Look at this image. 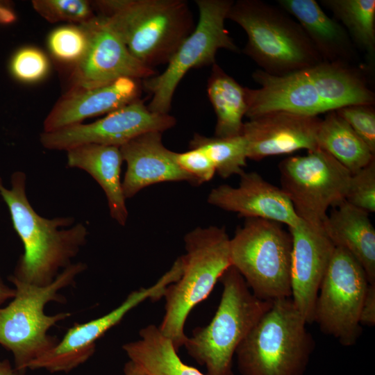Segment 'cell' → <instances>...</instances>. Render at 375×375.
Masks as SVG:
<instances>
[{"label":"cell","mask_w":375,"mask_h":375,"mask_svg":"<svg viewBox=\"0 0 375 375\" xmlns=\"http://www.w3.org/2000/svg\"><path fill=\"white\" fill-rule=\"evenodd\" d=\"M10 188H0V195L8 206L13 228L20 238L24 252L12 276L38 286L51 283L86 243L87 227L74 223L71 217L53 219L39 215L28 201L26 176L22 171L10 177Z\"/></svg>","instance_id":"6da1fadb"},{"label":"cell","mask_w":375,"mask_h":375,"mask_svg":"<svg viewBox=\"0 0 375 375\" xmlns=\"http://www.w3.org/2000/svg\"><path fill=\"white\" fill-rule=\"evenodd\" d=\"M144 65L167 64L195 26L183 0H99L92 3Z\"/></svg>","instance_id":"7a4b0ae2"},{"label":"cell","mask_w":375,"mask_h":375,"mask_svg":"<svg viewBox=\"0 0 375 375\" xmlns=\"http://www.w3.org/2000/svg\"><path fill=\"white\" fill-rule=\"evenodd\" d=\"M85 263H72L49 285L38 286L21 281L12 275L8 280L14 285L15 294L4 307H0V344L10 351L15 367L21 371L53 347L58 339L48 334L58 322L70 317L69 312L53 315L44 313L51 301L64 303L60 292L75 283V278L86 269Z\"/></svg>","instance_id":"3957f363"},{"label":"cell","mask_w":375,"mask_h":375,"mask_svg":"<svg viewBox=\"0 0 375 375\" xmlns=\"http://www.w3.org/2000/svg\"><path fill=\"white\" fill-rule=\"evenodd\" d=\"M226 18L247 33L243 53L269 74L284 75L324 62L301 25L281 8L260 0H238Z\"/></svg>","instance_id":"277c9868"},{"label":"cell","mask_w":375,"mask_h":375,"mask_svg":"<svg viewBox=\"0 0 375 375\" xmlns=\"http://www.w3.org/2000/svg\"><path fill=\"white\" fill-rule=\"evenodd\" d=\"M222 297L211 322L197 327L183 346L188 354L206 368V375H234L235 351L272 301L256 297L240 272L231 265L219 279Z\"/></svg>","instance_id":"5b68a950"},{"label":"cell","mask_w":375,"mask_h":375,"mask_svg":"<svg viewBox=\"0 0 375 375\" xmlns=\"http://www.w3.org/2000/svg\"><path fill=\"white\" fill-rule=\"evenodd\" d=\"M292 298L273 301L238 347L241 375H303L315 342Z\"/></svg>","instance_id":"8992f818"},{"label":"cell","mask_w":375,"mask_h":375,"mask_svg":"<svg viewBox=\"0 0 375 375\" xmlns=\"http://www.w3.org/2000/svg\"><path fill=\"white\" fill-rule=\"evenodd\" d=\"M230 239L224 227L215 226L197 227L185 236L182 275L165 291V312L159 326L177 351L188 338L184 326L190 311L231 265Z\"/></svg>","instance_id":"52a82bcc"},{"label":"cell","mask_w":375,"mask_h":375,"mask_svg":"<svg viewBox=\"0 0 375 375\" xmlns=\"http://www.w3.org/2000/svg\"><path fill=\"white\" fill-rule=\"evenodd\" d=\"M291 253L290 231L269 219L246 218L230 239L231 265L265 301L292 297Z\"/></svg>","instance_id":"ba28073f"},{"label":"cell","mask_w":375,"mask_h":375,"mask_svg":"<svg viewBox=\"0 0 375 375\" xmlns=\"http://www.w3.org/2000/svg\"><path fill=\"white\" fill-rule=\"evenodd\" d=\"M232 0H196L199 19L191 33L183 41L160 74L142 80L151 95L147 106L153 112L169 114L179 83L192 68L212 65L218 50L239 52L225 28L224 22Z\"/></svg>","instance_id":"9c48e42d"},{"label":"cell","mask_w":375,"mask_h":375,"mask_svg":"<svg viewBox=\"0 0 375 375\" xmlns=\"http://www.w3.org/2000/svg\"><path fill=\"white\" fill-rule=\"evenodd\" d=\"M278 169L281 190L308 223L322 224L328 209L345 200L351 173L319 148L283 159Z\"/></svg>","instance_id":"30bf717a"},{"label":"cell","mask_w":375,"mask_h":375,"mask_svg":"<svg viewBox=\"0 0 375 375\" xmlns=\"http://www.w3.org/2000/svg\"><path fill=\"white\" fill-rule=\"evenodd\" d=\"M369 282L364 269L347 250L335 247L322 281L314 322L325 334L344 346L356 344L361 334L359 318Z\"/></svg>","instance_id":"8fae6325"},{"label":"cell","mask_w":375,"mask_h":375,"mask_svg":"<svg viewBox=\"0 0 375 375\" xmlns=\"http://www.w3.org/2000/svg\"><path fill=\"white\" fill-rule=\"evenodd\" d=\"M180 276L179 268L173 265L155 284L131 292L108 313L85 323L74 324L53 347L33 360L28 369H44L51 373L73 370L93 355L97 340L119 324L130 310L147 299H160L167 286L177 281Z\"/></svg>","instance_id":"7c38bea8"},{"label":"cell","mask_w":375,"mask_h":375,"mask_svg":"<svg viewBox=\"0 0 375 375\" xmlns=\"http://www.w3.org/2000/svg\"><path fill=\"white\" fill-rule=\"evenodd\" d=\"M169 114L151 112L138 99L90 124H77L52 132H42L40 142L47 149L68 151L88 144L120 147L148 133H162L175 126Z\"/></svg>","instance_id":"4fadbf2b"},{"label":"cell","mask_w":375,"mask_h":375,"mask_svg":"<svg viewBox=\"0 0 375 375\" xmlns=\"http://www.w3.org/2000/svg\"><path fill=\"white\" fill-rule=\"evenodd\" d=\"M84 25L89 45L83 58L74 67L72 88L99 87L122 77L142 81L156 74L130 53L103 17L96 15Z\"/></svg>","instance_id":"5bb4252c"},{"label":"cell","mask_w":375,"mask_h":375,"mask_svg":"<svg viewBox=\"0 0 375 375\" xmlns=\"http://www.w3.org/2000/svg\"><path fill=\"white\" fill-rule=\"evenodd\" d=\"M288 230L292 236L291 298L307 324H312L319 289L335 247L322 224L301 219Z\"/></svg>","instance_id":"9a60e30c"},{"label":"cell","mask_w":375,"mask_h":375,"mask_svg":"<svg viewBox=\"0 0 375 375\" xmlns=\"http://www.w3.org/2000/svg\"><path fill=\"white\" fill-rule=\"evenodd\" d=\"M252 77L260 88H246L247 110L245 116L249 119L274 111L308 116L330 112L309 67L281 76L257 69Z\"/></svg>","instance_id":"2e32d148"},{"label":"cell","mask_w":375,"mask_h":375,"mask_svg":"<svg viewBox=\"0 0 375 375\" xmlns=\"http://www.w3.org/2000/svg\"><path fill=\"white\" fill-rule=\"evenodd\" d=\"M318 116L286 111L267 112L244 122L242 135L247 144V158L288 154L301 149H317Z\"/></svg>","instance_id":"e0dca14e"},{"label":"cell","mask_w":375,"mask_h":375,"mask_svg":"<svg viewBox=\"0 0 375 375\" xmlns=\"http://www.w3.org/2000/svg\"><path fill=\"white\" fill-rule=\"evenodd\" d=\"M238 187L221 185L208 194L210 204L246 218H259L294 227L301 221L281 188L255 172H244Z\"/></svg>","instance_id":"ac0fdd59"},{"label":"cell","mask_w":375,"mask_h":375,"mask_svg":"<svg viewBox=\"0 0 375 375\" xmlns=\"http://www.w3.org/2000/svg\"><path fill=\"white\" fill-rule=\"evenodd\" d=\"M140 81L127 77L99 87L71 88L46 117L43 132H52L111 112L140 99Z\"/></svg>","instance_id":"d6986e66"},{"label":"cell","mask_w":375,"mask_h":375,"mask_svg":"<svg viewBox=\"0 0 375 375\" xmlns=\"http://www.w3.org/2000/svg\"><path fill=\"white\" fill-rule=\"evenodd\" d=\"M119 149L127 165L122 181L126 199L158 183L185 181L194 184L191 176L177 165L174 152L163 145L160 132L142 134Z\"/></svg>","instance_id":"ffe728a7"},{"label":"cell","mask_w":375,"mask_h":375,"mask_svg":"<svg viewBox=\"0 0 375 375\" xmlns=\"http://www.w3.org/2000/svg\"><path fill=\"white\" fill-rule=\"evenodd\" d=\"M297 19L323 61L350 64L356 48L344 26L329 17L315 0H278Z\"/></svg>","instance_id":"44dd1931"},{"label":"cell","mask_w":375,"mask_h":375,"mask_svg":"<svg viewBox=\"0 0 375 375\" xmlns=\"http://www.w3.org/2000/svg\"><path fill=\"white\" fill-rule=\"evenodd\" d=\"M322 227L335 247L351 253L365 270L369 283H375V229L369 213L345 200L333 207Z\"/></svg>","instance_id":"7402d4cb"},{"label":"cell","mask_w":375,"mask_h":375,"mask_svg":"<svg viewBox=\"0 0 375 375\" xmlns=\"http://www.w3.org/2000/svg\"><path fill=\"white\" fill-rule=\"evenodd\" d=\"M67 152L68 167L83 169L94 178L106 194L111 217L124 226L128 212L120 178L123 158L119 147L88 144Z\"/></svg>","instance_id":"603a6c76"},{"label":"cell","mask_w":375,"mask_h":375,"mask_svg":"<svg viewBox=\"0 0 375 375\" xmlns=\"http://www.w3.org/2000/svg\"><path fill=\"white\" fill-rule=\"evenodd\" d=\"M139 335V340L124 344L122 349L129 360L147 375H205L180 359L172 342L159 327L148 325Z\"/></svg>","instance_id":"cb8c5ba5"},{"label":"cell","mask_w":375,"mask_h":375,"mask_svg":"<svg viewBox=\"0 0 375 375\" xmlns=\"http://www.w3.org/2000/svg\"><path fill=\"white\" fill-rule=\"evenodd\" d=\"M207 92L217 117L215 136L241 135L242 119L247 109L246 87H242L215 62L208 80Z\"/></svg>","instance_id":"d4e9b609"},{"label":"cell","mask_w":375,"mask_h":375,"mask_svg":"<svg viewBox=\"0 0 375 375\" xmlns=\"http://www.w3.org/2000/svg\"><path fill=\"white\" fill-rule=\"evenodd\" d=\"M317 147L326 151L354 174L374 158L366 143L335 110L321 120L316 137Z\"/></svg>","instance_id":"484cf974"},{"label":"cell","mask_w":375,"mask_h":375,"mask_svg":"<svg viewBox=\"0 0 375 375\" xmlns=\"http://www.w3.org/2000/svg\"><path fill=\"white\" fill-rule=\"evenodd\" d=\"M341 22L356 48L372 63L375 56V1L321 0Z\"/></svg>","instance_id":"4316f807"},{"label":"cell","mask_w":375,"mask_h":375,"mask_svg":"<svg viewBox=\"0 0 375 375\" xmlns=\"http://www.w3.org/2000/svg\"><path fill=\"white\" fill-rule=\"evenodd\" d=\"M190 148L203 150L212 162L216 172L224 178L240 176L247 165V144L241 135L232 138L206 137L195 133Z\"/></svg>","instance_id":"83f0119b"},{"label":"cell","mask_w":375,"mask_h":375,"mask_svg":"<svg viewBox=\"0 0 375 375\" xmlns=\"http://www.w3.org/2000/svg\"><path fill=\"white\" fill-rule=\"evenodd\" d=\"M88 45L89 33L84 24L57 27L47 38L51 56L58 61L72 64L74 67L83 58Z\"/></svg>","instance_id":"f1b7e54d"},{"label":"cell","mask_w":375,"mask_h":375,"mask_svg":"<svg viewBox=\"0 0 375 375\" xmlns=\"http://www.w3.org/2000/svg\"><path fill=\"white\" fill-rule=\"evenodd\" d=\"M34 10L51 23L82 25L96 17L92 3L87 0H33Z\"/></svg>","instance_id":"f546056e"},{"label":"cell","mask_w":375,"mask_h":375,"mask_svg":"<svg viewBox=\"0 0 375 375\" xmlns=\"http://www.w3.org/2000/svg\"><path fill=\"white\" fill-rule=\"evenodd\" d=\"M8 67L15 80L23 83H33L47 76L50 62L42 50L26 46L15 51L9 59Z\"/></svg>","instance_id":"4dcf8cb0"},{"label":"cell","mask_w":375,"mask_h":375,"mask_svg":"<svg viewBox=\"0 0 375 375\" xmlns=\"http://www.w3.org/2000/svg\"><path fill=\"white\" fill-rule=\"evenodd\" d=\"M345 201L367 213L375 212V158L351 174Z\"/></svg>","instance_id":"1f68e13d"},{"label":"cell","mask_w":375,"mask_h":375,"mask_svg":"<svg viewBox=\"0 0 375 375\" xmlns=\"http://www.w3.org/2000/svg\"><path fill=\"white\" fill-rule=\"evenodd\" d=\"M345 120L375 154V110L374 105H350L335 110Z\"/></svg>","instance_id":"d6a6232c"},{"label":"cell","mask_w":375,"mask_h":375,"mask_svg":"<svg viewBox=\"0 0 375 375\" xmlns=\"http://www.w3.org/2000/svg\"><path fill=\"white\" fill-rule=\"evenodd\" d=\"M174 158L178 167L191 176L194 185L210 181L216 173L212 162L200 149L192 148L185 152H174Z\"/></svg>","instance_id":"836d02e7"},{"label":"cell","mask_w":375,"mask_h":375,"mask_svg":"<svg viewBox=\"0 0 375 375\" xmlns=\"http://www.w3.org/2000/svg\"><path fill=\"white\" fill-rule=\"evenodd\" d=\"M360 325L374 326L375 324V283L369 284L361 306Z\"/></svg>","instance_id":"e575fe53"},{"label":"cell","mask_w":375,"mask_h":375,"mask_svg":"<svg viewBox=\"0 0 375 375\" xmlns=\"http://www.w3.org/2000/svg\"><path fill=\"white\" fill-rule=\"evenodd\" d=\"M17 14L12 3L0 0V26L10 25L17 20Z\"/></svg>","instance_id":"d590c367"},{"label":"cell","mask_w":375,"mask_h":375,"mask_svg":"<svg viewBox=\"0 0 375 375\" xmlns=\"http://www.w3.org/2000/svg\"><path fill=\"white\" fill-rule=\"evenodd\" d=\"M0 375H27L25 371H21L13 367L7 360H0Z\"/></svg>","instance_id":"8d00e7d4"},{"label":"cell","mask_w":375,"mask_h":375,"mask_svg":"<svg viewBox=\"0 0 375 375\" xmlns=\"http://www.w3.org/2000/svg\"><path fill=\"white\" fill-rule=\"evenodd\" d=\"M15 294V289L7 285L0 276V307L7 300L12 299Z\"/></svg>","instance_id":"74e56055"},{"label":"cell","mask_w":375,"mask_h":375,"mask_svg":"<svg viewBox=\"0 0 375 375\" xmlns=\"http://www.w3.org/2000/svg\"><path fill=\"white\" fill-rule=\"evenodd\" d=\"M124 375H147L138 365L128 360L124 367Z\"/></svg>","instance_id":"f35d334b"},{"label":"cell","mask_w":375,"mask_h":375,"mask_svg":"<svg viewBox=\"0 0 375 375\" xmlns=\"http://www.w3.org/2000/svg\"><path fill=\"white\" fill-rule=\"evenodd\" d=\"M2 185H3V181H2V179H1V176H0V188H1Z\"/></svg>","instance_id":"ab89813d"}]
</instances>
